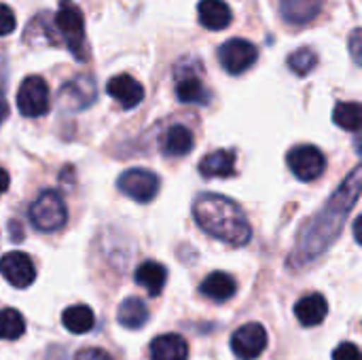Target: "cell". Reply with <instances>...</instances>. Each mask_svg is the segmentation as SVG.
Segmentation results:
<instances>
[{
    "instance_id": "1",
    "label": "cell",
    "mask_w": 362,
    "mask_h": 360,
    "mask_svg": "<svg viewBox=\"0 0 362 360\" xmlns=\"http://www.w3.org/2000/svg\"><path fill=\"white\" fill-rule=\"evenodd\" d=\"M362 189V170L354 168L350 176L335 191L331 202L301 229L297 238V246L288 259V267H303L310 261L318 259L341 233L346 216L356 204Z\"/></svg>"
},
{
    "instance_id": "2",
    "label": "cell",
    "mask_w": 362,
    "mask_h": 360,
    "mask_svg": "<svg viewBox=\"0 0 362 360\" xmlns=\"http://www.w3.org/2000/svg\"><path fill=\"white\" fill-rule=\"evenodd\" d=\"M193 216L206 233L231 246H244L252 236L240 206L216 193L199 195L193 204Z\"/></svg>"
},
{
    "instance_id": "3",
    "label": "cell",
    "mask_w": 362,
    "mask_h": 360,
    "mask_svg": "<svg viewBox=\"0 0 362 360\" xmlns=\"http://www.w3.org/2000/svg\"><path fill=\"white\" fill-rule=\"evenodd\" d=\"M53 28L64 38L68 51L78 59L85 62L89 57L87 49V36H85V17L83 11L72 0H62L57 6V13L53 17Z\"/></svg>"
},
{
    "instance_id": "4",
    "label": "cell",
    "mask_w": 362,
    "mask_h": 360,
    "mask_svg": "<svg viewBox=\"0 0 362 360\" xmlns=\"http://www.w3.org/2000/svg\"><path fill=\"white\" fill-rule=\"evenodd\" d=\"M30 221L38 231L45 233L62 229L68 221V210L62 195L53 189L42 191L30 206Z\"/></svg>"
},
{
    "instance_id": "5",
    "label": "cell",
    "mask_w": 362,
    "mask_h": 360,
    "mask_svg": "<svg viewBox=\"0 0 362 360\" xmlns=\"http://www.w3.org/2000/svg\"><path fill=\"white\" fill-rule=\"evenodd\" d=\"M51 104V93H49V85L42 76H28L23 79V83L19 85L17 91V108L23 117L36 119L47 115Z\"/></svg>"
},
{
    "instance_id": "6",
    "label": "cell",
    "mask_w": 362,
    "mask_h": 360,
    "mask_svg": "<svg viewBox=\"0 0 362 360\" xmlns=\"http://www.w3.org/2000/svg\"><path fill=\"white\" fill-rule=\"evenodd\" d=\"M117 187L121 189V193H125L129 199L138 202V204H148L157 197L159 193V178L157 174H153L151 170H142V168H132L127 172H123L117 180Z\"/></svg>"
},
{
    "instance_id": "7",
    "label": "cell",
    "mask_w": 362,
    "mask_h": 360,
    "mask_svg": "<svg viewBox=\"0 0 362 360\" xmlns=\"http://www.w3.org/2000/svg\"><path fill=\"white\" fill-rule=\"evenodd\" d=\"M259 59V49L244 38H231L218 49V62L229 74H244Z\"/></svg>"
},
{
    "instance_id": "8",
    "label": "cell",
    "mask_w": 362,
    "mask_h": 360,
    "mask_svg": "<svg viewBox=\"0 0 362 360\" xmlns=\"http://www.w3.org/2000/svg\"><path fill=\"white\" fill-rule=\"evenodd\" d=\"M286 161H288L291 172L301 182H312L316 178H320L327 168V159H325L322 151L312 144H301V146L291 149Z\"/></svg>"
},
{
    "instance_id": "9",
    "label": "cell",
    "mask_w": 362,
    "mask_h": 360,
    "mask_svg": "<svg viewBox=\"0 0 362 360\" xmlns=\"http://www.w3.org/2000/svg\"><path fill=\"white\" fill-rule=\"evenodd\" d=\"M267 348V331L259 323L240 327L231 337V350L240 360H257Z\"/></svg>"
},
{
    "instance_id": "10",
    "label": "cell",
    "mask_w": 362,
    "mask_h": 360,
    "mask_svg": "<svg viewBox=\"0 0 362 360\" xmlns=\"http://www.w3.org/2000/svg\"><path fill=\"white\" fill-rule=\"evenodd\" d=\"M57 100H59V106L64 110H70V112L83 110L95 102V81L87 74H81V76L68 81L59 89Z\"/></svg>"
},
{
    "instance_id": "11",
    "label": "cell",
    "mask_w": 362,
    "mask_h": 360,
    "mask_svg": "<svg viewBox=\"0 0 362 360\" xmlns=\"http://www.w3.org/2000/svg\"><path fill=\"white\" fill-rule=\"evenodd\" d=\"M0 274L15 289H28L36 280V267L25 252H6L0 259Z\"/></svg>"
},
{
    "instance_id": "12",
    "label": "cell",
    "mask_w": 362,
    "mask_h": 360,
    "mask_svg": "<svg viewBox=\"0 0 362 360\" xmlns=\"http://www.w3.org/2000/svg\"><path fill=\"white\" fill-rule=\"evenodd\" d=\"M106 91L112 100H117L123 108H136L144 100V87L129 74H117L108 81Z\"/></svg>"
},
{
    "instance_id": "13",
    "label": "cell",
    "mask_w": 362,
    "mask_h": 360,
    "mask_svg": "<svg viewBox=\"0 0 362 360\" xmlns=\"http://www.w3.org/2000/svg\"><path fill=\"white\" fill-rule=\"evenodd\" d=\"M176 98L182 102V104H197V106H206L210 104V91L208 87L204 85V81L193 74V72H187V74H178V81H176Z\"/></svg>"
},
{
    "instance_id": "14",
    "label": "cell",
    "mask_w": 362,
    "mask_h": 360,
    "mask_svg": "<svg viewBox=\"0 0 362 360\" xmlns=\"http://www.w3.org/2000/svg\"><path fill=\"white\" fill-rule=\"evenodd\" d=\"M197 15L199 23L208 30H225L233 19V13L225 0H202L197 4Z\"/></svg>"
},
{
    "instance_id": "15",
    "label": "cell",
    "mask_w": 362,
    "mask_h": 360,
    "mask_svg": "<svg viewBox=\"0 0 362 360\" xmlns=\"http://www.w3.org/2000/svg\"><path fill=\"white\" fill-rule=\"evenodd\" d=\"M199 174L204 178H227L235 174L233 151H212L199 161Z\"/></svg>"
},
{
    "instance_id": "16",
    "label": "cell",
    "mask_w": 362,
    "mask_h": 360,
    "mask_svg": "<svg viewBox=\"0 0 362 360\" xmlns=\"http://www.w3.org/2000/svg\"><path fill=\"white\" fill-rule=\"evenodd\" d=\"M329 314V303L320 293H312L297 301L295 316L303 327H318Z\"/></svg>"
},
{
    "instance_id": "17",
    "label": "cell",
    "mask_w": 362,
    "mask_h": 360,
    "mask_svg": "<svg viewBox=\"0 0 362 360\" xmlns=\"http://www.w3.org/2000/svg\"><path fill=\"white\" fill-rule=\"evenodd\" d=\"M199 291H202L204 297H208V299H212L216 303H225L238 293V282H235L233 276H229L225 272H214L202 282Z\"/></svg>"
},
{
    "instance_id": "18",
    "label": "cell",
    "mask_w": 362,
    "mask_h": 360,
    "mask_svg": "<svg viewBox=\"0 0 362 360\" xmlns=\"http://www.w3.org/2000/svg\"><path fill=\"white\" fill-rule=\"evenodd\" d=\"M322 0H280V13L288 23L305 25L318 17Z\"/></svg>"
},
{
    "instance_id": "19",
    "label": "cell",
    "mask_w": 362,
    "mask_h": 360,
    "mask_svg": "<svg viewBox=\"0 0 362 360\" xmlns=\"http://www.w3.org/2000/svg\"><path fill=\"white\" fill-rule=\"evenodd\" d=\"M151 360H189V346L176 333L159 335L151 344Z\"/></svg>"
},
{
    "instance_id": "20",
    "label": "cell",
    "mask_w": 362,
    "mask_h": 360,
    "mask_svg": "<svg viewBox=\"0 0 362 360\" xmlns=\"http://www.w3.org/2000/svg\"><path fill=\"white\" fill-rule=\"evenodd\" d=\"M134 278H136V284H140L151 297H157V295H161V291L168 282V269L157 261H144L136 269Z\"/></svg>"
},
{
    "instance_id": "21",
    "label": "cell",
    "mask_w": 362,
    "mask_h": 360,
    "mask_svg": "<svg viewBox=\"0 0 362 360\" xmlns=\"http://www.w3.org/2000/svg\"><path fill=\"white\" fill-rule=\"evenodd\" d=\"M193 144H195V140H193V134L189 127L172 125L161 140V151L165 157H185L193 151Z\"/></svg>"
},
{
    "instance_id": "22",
    "label": "cell",
    "mask_w": 362,
    "mask_h": 360,
    "mask_svg": "<svg viewBox=\"0 0 362 360\" xmlns=\"http://www.w3.org/2000/svg\"><path fill=\"white\" fill-rule=\"evenodd\" d=\"M117 320L121 327H125L129 331H138L148 323V308L144 306L142 299L129 297L121 303V308L117 312Z\"/></svg>"
},
{
    "instance_id": "23",
    "label": "cell",
    "mask_w": 362,
    "mask_h": 360,
    "mask_svg": "<svg viewBox=\"0 0 362 360\" xmlns=\"http://www.w3.org/2000/svg\"><path fill=\"white\" fill-rule=\"evenodd\" d=\"M64 327L74 335H85L95 327V314L87 306H70L62 314Z\"/></svg>"
},
{
    "instance_id": "24",
    "label": "cell",
    "mask_w": 362,
    "mask_h": 360,
    "mask_svg": "<svg viewBox=\"0 0 362 360\" xmlns=\"http://www.w3.org/2000/svg\"><path fill=\"white\" fill-rule=\"evenodd\" d=\"M23 333H25L23 316L13 308L0 310V339L13 342V339H19Z\"/></svg>"
},
{
    "instance_id": "25",
    "label": "cell",
    "mask_w": 362,
    "mask_h": 360,
    "mask_svg": "<svg viewBox=\"0 0 362 360\" xmlns=\"http://www.w3.org/2000/svg\"><path fill=\"white\" fill-rule=\"evenodd\" d=\"M333 121L348 132H358L361 129L362 112L361 104L356 102H339L333 110Z\"/></svg>"
},
{
    "instance_id": "26",
    "label": "cell",
    "mask_w": 362,
    "mask_h": 360,
    "mask_svg": "<svg viewBox=\"0 0 362 360\" xmlns=\"http://www.w3.org/2000/svg\"><path fill=\"white\" fill-rule=\"evenodd\" d=\"M318 64V55L316 51H312L310 47H303V49H297L295 53L288 55V68L299 74V76H305L310 74Z\"/></svg>"
},
{
    "instance_id": "27",
    "label": "cell",
    "mask_w": 362,
    "mask_h": 360,
    "mask_svg": "<svg viewBox=\"0 0 362 360\" xmlns=\"http://www.w3.org/2000/svg\"><path fill=\"white\" fill-rule=\"evenodd\" d=\"M15 25H17L15 13H13L6 4H2V2H0V36L11 34V32L15 30Z\"/></svg>"
},
{
    "instance_id": "28",
    "label": "cell",
    "mask_w": 362,
    "mask_h": 360,
    "mask_svg": "<svg viewBox=\"0 0 362 360\" xmlns=\"http://www.w3.org/2000/svg\"><path fill=\"white\" fill-rule=\"evenodd\" d=\"M333 360H362V354L356 344L344 342V344L337 346V350L333 352Z\"/></svg>"
},
{
    "instance_id": "29",
    "label": "cell",
    "mask_w": 362,
    "mask_h": 360,
    "mask_svg": "<svg viewBox=\"0 0 362 360\" xmlns=\"http://www.w3.org/2000/svg\"><path fill=\"white\" fill-rule=\"evenodd\" d=\"M74 360H112V356L102 348H85V350L76 352Z\"/></svg>"
},
{
    "instance_id": "30",
    "label": "cell",
    "mask_w": 362,
    "mask_h": 360,
    "mask_svg": "<svg viewBox=\"0 0 362 360\" xmlns=\"http://www.w3.org/2000/svg\"><path fill=\"white\" fill-rule=\"evenodd\" d=\"M350 51H352V57L356 64H361V30L356 28L350 36Z\"/></svg>"
},
{
    "instance_id": "31",
    "label": "cell",
    "mask_w": 362,
    "mask_h": 360,
    "mask_svg": "<svg viewBox=\"0 0 362 360\" xmlns=\"http://www.w3.org/2000/svg\"><path fill=\"white\" fill-rule=\"evenodd\" d=\"M6 117H8V104L4 98V76L0 74V125L6 121Z\"/></svg>"
},
{
    "instance_id": "32",
    "label": "cell",
    "mask_w": 362,
    "mask_h": 360,
    "mask_svg": "<svg viewBox=\"0 0 362 360\" xmlns=\"http://www.w3.org/2000/svg\"><path fill=\"white\" fill-rule=\"evenodd\" d=\"M8 185H11V176L4 168H0V195L8 189Z\"/></svg>"
},
{
    "instance_id": "33",
    "label": "cell",
    "mask_w": 362,
    "mask_h": 360,
    "mask_svg": "<svg viewBox=\"0 0 362 360\" xmlns=\"http://www.w3.org/2000/svg\"><path fill=\"white\" fill-rule=\"evenodd\" d=\"M361 225H362V219H356V221H354V240H356V244H361L362 242Z\"/></svg>"
}]
</instances>
